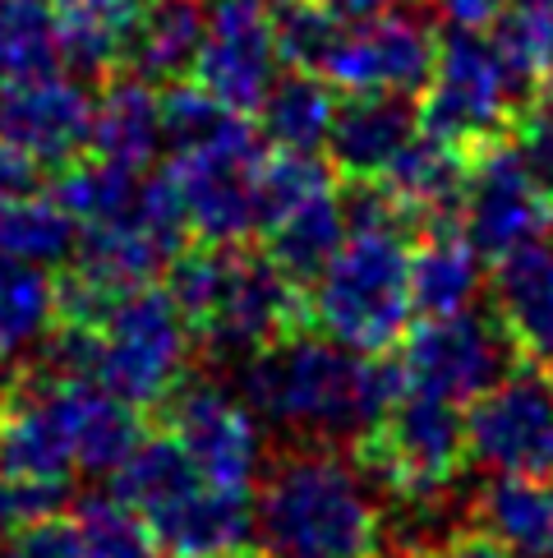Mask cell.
Wrapping results in <instances>:
<instances>
[{
	"mask_svg": "<svg viewBox=\"0 0 553 558\" xmlns=\"http://www.w3.org/2000/svg\"><path fill=\"white\" fill-rule=\"evenodd\" d=\"M402 369L392 355H360L328 337L291 332L245 355L241 397L259 421H272L314 444L360 438L402 397Z\"/></svg>",
	"mask_w": 553,
	"mask_h": 558,
	"instance_id": "6da1fadb",
	"label": "cell"
},
{
	"mask_svg": "<svg viewBox=\"0 0 553 558\" xmlns=\"http://www.w3.org/2000/svg\"><path fill=\"white\" fill-rule=\"evenodd\" d=\"M254 545L263 558H379V498L332 444L286 452L254 498Z\"/></svg>",
	"mask_w": 553,
	"mask_h": 558,
	"instance_id": "7a4b0ae2",
	"label": "cell"
},
{
	"mask_svg": "<svg viewBox=\"0 0 553 558\" xmlns=\"http://www.w3.org/2000/svg\"><path fill=\"white\" fill-rule=\"evenodd\" d=\"M167 295L189 324L194 342L212 355H245L309 328L305 291L272 268V258L245 245H194L175 250L167 264Z\"/></svg>",
	"mask_w": 553,
	"mask_h": 558,
	"instance_id": "3957f363",
	"label": "cell"
},
{
	"mask_svg": "<svg viewBox=\"0 0 553 558\" xmlns=\"http://www.w3.org/2000/svg\"><path fill=\"white\" fill-rule=\"evenodd\" d=\"M194 332L167 287L125 291L93 328L51 324L47 369L93 378L138 411H157L189 378Z\"/></svg>",
	"mask_w": 553,
	"mask_h": 558,
	"instance_id": "277c9868",
	"label": "cell"
},
{
	"mask_svg": "<svg viewBox=\"0 0 553 558\" xmlns=\"http://www.w3.org/2000/svg\"><path fill=\"white\" fill-rule=\"evenodd\" d=\"M111 485L162 558L259 549L254 545V494L217 489L171 434H144V444L125 457Z\"/></svg>",
	"mask_w": 553,
	"mask_h": 558,
	"instance_id": "5b68a950",
	"label": "cell"
},
{
	"mask_svg": "<svg viewBox=\"0 0 553 558\" xmlns=\"http://www.w3.org/2000/svg\"><path fill=\"white\" fill-rule=\"evenodd\" d=\"M305 314L328 342L392 355L415 324L406 231H351L305 291Z\"/></svg>",
	"mask_w": 553,
	"mask_h": 558,
	"instance_id": "8992f818",
	"label": "cell"
},
{
	"mask_svg": "<svg viewBox=\"0 0 553 558\" xmlns=\"http://www.w3.org/2000/svg\"><path fill=\"white\" fill-rule=\"evenodd\" d=\"M351 462L369 485L388 489L402 504H433L466 471V425L462 411L443 397L402 388L379 421L351 438Z\"/></svg>",
	"mask_w": 553,
	"mask_h": 558,
	"instance_id": "52a82bcc",
	"label": "cell"
},
{
	"mask_svg": "<svg viewBox=\"0 0 553 558\" xmlns=\"http://www.w3.org/2000/svg\"><path fill=\"white\" fill-rule=\"evenodd\" d=\"M526 102L530 93L503 65L499 47L484 33L452 28V37H439V56H433L429 84L420 88L415 121L425 134H439L447 144L476 153L493 138H507Z\"/></svg>",
	"mask_w": 553,
	"mask_h": 558,
	"instance_id": "ba28073f",
	"label": "cell"
},
{
	"mask_svg": "<svg viewBox=\"0 0 553 558\" xmlns=\"http://www.w3.org/2000/svg\"><path fill=\"white\" fill-rule=\"evenodd\" d=\"M392 361H397L406 388L466 407L512 369L517 351L503 337L499 318H480L462 310V314H429L420 324H410L397 351H392Z\"/></svg>",
	"mask_w": 553,
	"mask_h": 558,
	"instance_id": "9c48e42d",
	"label": "cell"
},
{
	"mask_svg": "<svg viewBox=\"0 0 553 558\" xmlns=\"http://www.w3.org/2000/svg\"><path fill=\"white\" fill-rule=\"evenodd\" d=\"M466 457L493 475H553V384L540 365H512L466 402Z\"/></svg>",
	"mask_w": 553,
	"mask_h": 558,
	"instance_id": "30bf717a",
	"label": "cell"
},
{
	"mask_svg": "<svg viewBox=\"0 0 553 558\" xmlns=\"http://www.w3.org/2000/svg\"><path fill=\"white\" fill-rule=\"evenodd\" d=\"M263 162L259 130H245L212 148L175 153L167 175L181 194L185 231L199 245H245L259 235V204H254V175Z\"/></svg>",
	"mask_w": 553,
	"mask_h": 558,
	"instance_id": "8fae6325",
	"label": "cell"
},
{
	"mask_svg": "<svg viewBox=\"0 0 553 558\" xmlns=\"http://www.w3.org/2000/svg\"><path fill=\"white\" fill-rule=\"evenodd\" d=\"M457 217L480 258H503L512 250L544 241L553 227V198L521 167L512 138H493V144L476 148V157H470Z\"/></svg>",
	"mask_w": 553,
	"mask_h": 558,
	"instance_id": "7c38bea8",
	"label": "cell"
},
{
	"mask_svg": "<svg viewBox=\"0 0 553 558\" xmlns=\"http://www.w3.org/2000/svg\"><path fill=\"white\" fill-rule=\"evenodd\" d=\"M157 411H162V425H167L162 434L181 444V452L217 489L254 494V481H259V466H263V444L245 397H231L217 384H189L185 378Z\"/></svg>",
	"mask_w": 553,
	"mask_h": 558,
	"instance_id": "4fadbf2b",
	"label": "cell"
},
{
	"mask_svg": "<svg viewBox=\"0 0 553 558\" xmlns=\"http://www.w3.org/2000/svg\"><path fill=\"white\" fill-rule=\"evenodd\" d=\"M439 33L420 10L392 5L373 19H355L342 28L337 47L323 61V78L342 93H392L415 97L429 84Z\"/></svg>",
	"mask_w": 553,
	"mask_h": 558,
	"instance_id": "5bb4252c",
	"label": "cell"
},
{
	"mask_svg": "<svg viewBox=\"0 0 553 558\" xmlns=\"http://www.w3.org/2000/svg\"><path fill=\"white\" fill-rule=\"evenodd\" d=\"M282 56L272 37V10L259 0H208V28L189 78L208 88L217 102L254 116L268 97Z\"/></svg>",
	"mask_w": 553,
	"mask_h": 558,
	"instance_id": "9a60e30c",
	"label": "cell"
},
{
	"mask_svg": "<svg viewBox=\"0 0 553 558\" xmlns=\"http://www.w3.org/2000/svg\"><path fill=\"white\" fill-rule=\"evenodd\" d=\"M88 116H93V93L84 88V78L47 70L0 84V138H10L37 167L61 171L74 157H84Z\"/></svg>",
	"mask_w": 553,
	"mask_h": 558,
	"instance_id": "2e32d148",
	"label": "cell"
},
{
	"mask_svg": "<svg viewBox=\"0 0 553 558\" xmlns=\"http://www.w3.org/2000/svg\"><path fill=\"white\" fill-rule=\"evenodd\" d=\"M493 318L526 365H553V245L493 258Z\"/></svg>",
	"mask_w": 553,
	"mask_h": 558,
	"instance_id": "e0dca14e",
	"label": "cell"
},
{
	"mask_svg": "<svg viewBox=\"0 0 553 558\" xmlns=\"http://www.w3.org/2000/svg\"><path fill=\"white\" fill-rule=\"evenodd\" d=\"M420 130L415 111L406 107V97L392 93H351L346 102H337L328 125V167L342 181H379L388 162L406 148V138Z\"/></svg>",
	"mask_w": 553,
	"mask_h": 558,
	"instance_id": "ac0fdd59",
	"label": "cell"
},
{
	"mask_svg": "<svg viewBox=\"0 0 553 558\" xmlns=\"http://www.w3.org/2000/svg\"><path fill=\"white\" fill-rule=\"evenodd\" d=\"M470 157L476 153L447 144L439 134L415 130L379 181L402 204L410 227H447V222H457V213H462Z\"/></svg>",
	"mask_w": 553,
	"mask_h": 558,
	"instance_id": "d6986e66",
	"label": "cell"
},
{
	"mask_svg": "<svg viewBox=\"0 0 553 558\" xmlns=\"http://www.w3.org/2000/svg\"><path fill=\"white\" fill-rule=\"evenodd\" d=\"M61 411H65L70 448H74V471H88V475H115L148 434L144 411L121 402L107 388H97L93 378L61 374Z\"/></svg>",
	"mask_w": 553,
	"mask_h": 558,
	"instance_id": "ffe728a7",
	"label": "cell"
},
{
	"mask_svg": "<svg viewBox=\"0 0 553 558\" xmlns=\"http://www.w3.org/2000/svg\"><path fill=\"white\" fill-rule=\"evenodd\" d=\"M88 153L130 171H148L157 162V153H162V107H157L152 84H144L130 70L102 78L88 116Z\"/></svg>",
	"mask_w": 553,
	"mask_h": 558,
	"instance_id": "44dd1931",
	"label": "cell"
},
{
	"mask_svg": "<svg viewBox=\"0 0 553 558\" xmlns=\"http://www.w3.org/2000/svg\"><path fill=\"white\" fill-rule=\"evenodd\" d=\"M70 258H74L70 272H78L88 287L111 295V301H121L125 291L152 287L167 272L175 245L138 222H102V227H78Z\"/></svg>",
	"mask_w": 553,
	"mask_h": 558,
	"instance_id": "7402d4cb",
	"label": "cell"
},
{
	"mask_svg": "<svg viewBox=\"0 0 553 558\" xmlns=\"http://www.w3.org/2000/svg\"><path fill=\"white\" fill-rule=\"evenodd\" d=\"M484 287V258L466 241L462 222L425 227V241L410 250V305L415 314H462Z\"/></svg>",
	"mask_w": 553,
	"mask_h": 558,
	"instance_id": "603a6c76",
	"label": "cell"
},
{
	"mask_svg": "<svg viewBox=\"0 0 553 558\" xmlns=\"http://www.w3.org/2000/svg\"><path fill=\"white\" fill-rule=\"evenodd\" d=\"M204 28L208 0H144L121 70L138 74L144 84H175L194 70Z\"/></svg>",
	"mask_w": 553,
	"mask_h": 558,
	"instance_id": "cb8c5ba5",
	"label": "cell"
},
{
	"mask_svg": "<svg viewBox=\"0 0 553 558\" xmlns=\"http://www.w3.org/2000/svg\"><path fill=\"white\" fill-rule=\"evenodd\" d=\"M144 0H56V28H61V65L74 78H107L125 65L134 24Z\"/></svg>",
	"mask_w": 553,
	"mask_h": 558,
	"instance_id": "d4e9b609",
	"label": "cell"
},
{
	"mask_svg": "<svg viewBox=\"0 0 553 558\" xmlns=\"http://www.w3.org/2000/svg\"><path fill=\"white\" fill-rule=\"evenodd\" d=\"M476 526L512 558H553V485L536 475H493L480 489Z\"/></svg>",
	"mask_w": 553,
	"mask_h": 558,
	"instance_id": "484cf974",
	"label": "cell"
},
{
	"mask_svg": "<svg viewBox=\"0 0 553 558\" xmlns=\"http://www.w3.org/2000/svg\"><path fill=\"white\" fill-rule=\"evenodd\" d=\"M342 241H346V217H342L337 190L309 198V204L291 208L272 227H263V254L300 291H309L314 277L328 268V258L342 250Z\"/></svg>",
	"mask_w": 553,
	"mask_h": 558,
	"instance_id": "4316f807",
	"label": "cell"
},
{
	"mask_svg": "<svg viewBox=\"0 0 553 558\" xmlns=\"http://www.w3.org/2000/svg\"><path fill=\"white\" fill-rule=\"evenodd\" d=\"M332 111H337V93H332L328 78L314 70H291L272 78L268 97L254 111V130L272 148L314 153V148H323Z\"/></svg>",
	"mask_w": 553,
	"mask_h": 558,
	"instance_id": "83f0119b",
	"label": "cell"
},
{
	"mask_svg": "<svg viewBox=\"0 0 553 558\" xmlns=\"http://www.w3.org/2000/svg\"><path fill=\"white\" fill-rule=\"evenodd\" d=\"M51 198L74 217V227H102V222L144 227V171L115 167L107 157H74V162H65L56 171Z\"/></svg>",
	"mask_w": 553,
	"mask_h": 558,
	"instance_id": "f1b7e54d",
	"label": "cell"
},
{
	"mask_svg": "<svg viewBox=\"0 0 553 558\" xmlns=\"http://www.w3.org/2000/svg\"><path fill=\"white\" fill-rule=\"evenodd\" d=\"M74 217L42 194H10L0 198V254L19 258V264L56 268L74 254Z\"/></svg>",
	"mask_w": 553,
	"mask_h": 558,
	"instance_id": "f546056e",
	"label": "cell"
},
{
	"mask_svg": "<svg viewBox=\"0 0 553 558\" xmlns=\"http://www.w3.org/2000/svg\"><path fill=\"white\" fill-rule=\"evenodd\" d=\"M157 107H162V148H171V153L212 148V144H226V138L254 130L249 116L222 107L208 88L194 84L189 74L167 84V93L157 97Z\"/></svg>",
	"mask_w": 553,
	"mask_h": 558,
	"instance_id": "4dcf8cb0",
	"label": "cell"
},
{
	"mask_svg": "<svg viewBox=\"0 0 553 558\" xmlns=\"http://www.w3.org/2000/svg\"><path fill=\"white\" fill-rule=\"evenodd\" d=\"M61 65L56 0H0V84Z\"/></svg>",
	"mask_w": 553,
	"mask_h": 558,
	"instance_id": "1f68e13d",
	"label": "cell"
},
{
	"mask_svg": "<svg viewBox=\"0 0 553 558\" xmlns=\"http://www.w3.org/2000/svg\"><path fill=\"white\" fill-rule=\"evenodd\" d=\"M489 43L499 47L503 65L517 74V84L536 97L553 74V5L549 0H512L493 19Z\"/></svg>",
	"mask_w": 553,
	"mask_h": 558,
	"instance_id": "d6a6232c",
	"label": "cell"
},
{
	"mask_svg": "<svg viewBox=\"0 0 553 558\" xmlns=\"http://www.w3.org/2000/svg\"><path fill=\"white\" fill-rule=\"evenodd\" d=\"M51 328V277L0 254V365Z\"/></svg>",
	"mask_w": 553,
	"mask_h": 558,
	"instance_id": "836d02e7",
	"label": "cell"
},
{
	"mask_svg": "<svg viewBox=\"0 0 553 558\" xmlns=\"http://www.w3.org/2000/svg\"><path fill=\"white\" fill-rule=\"evenodd\" d=\"M328 190H337V171H332L323 157L314 153H286L276 148L272 157L259 162V175H254V204H259V231L272 227L282 213L309 204Z\"/></svg>",
	"mask_w": 553,
	"mask_h": 558,
	"instance_id": "e575fe53",
	"label": "cell"
},
{
	"mask_svg": "<svg viewBox=\"0 0 553 558\" xmlns=\"http://www.w3.org/2000/svg\"><path fill=\"white\" fill-rule=\"evenodd\" d=\"M78 554L84 558H162L138 517L115 494H93L74 512Z\"/></svg>",
	"mask_w": 553,
	"mask_h": 558,
	"instance_id": "d590c367",
	"label": "cell"
},
{
	"mask_svg": "<svg viewBox=\"0 0 553 558\" xmlns=\"http://www.w3.org/2000/svg\"><path fill=\"white\" fill-rule=\"evenodd\" d=\"M272 37H276L282 65L323 74V61L342 37V19L323 10L319 0H286V5L272 10Z\"/></svg>",
	"mask_w": 553,
	"mask_h": 558,
	"instance_id": "8d00e7d4",
	"label": "cell"
},
{
	"mask_svg": "<svg viewBox=\"0 0 553 558\" xmlns=\"http://www.w3.org/2000/svg\"><path fill=\"white\" fill-rule=\"evenodd\" d=\"M507 138H512V148H517L521 167L536 175V185L553 198V88H540L517 111Z\"/></svg>",
	"mask_w": 553,
	"mask_h": 558,
	"instance_id": "74e56055",
	"label": "cell"
},
{
	"mask_svg": "<svg viewBox=\"0 0 553 558\" xmlns=\"http://www.w3.org/2000/svg\"><path fill=\"white\" fill-rule=\"evenodd\" d=\"M70 485H42V481H24L14 471H0V541H10L14 531L33 526L37 517L61 512V498Z\"/></svg>",
	"mask_w": 553,
	"mask_h": 558,
	"instance_id": "f35d334b",
	"label": "cell"
},
{
	"mask_svg": "<svg viewBox=\"0 0 553 558\" xmlns=\"http://www.w3.org/2000/svg\"><path fill=\"white\" fill-rule=\"evenodd\" d=\"M0 558H84L78 554V531L74 517H37L33 526L14 531L10 541H0Z\"/></svg>",
	"mask_w": 553,
	"mask_h": 558,
	"instance_id": "ab89813d",
	"label": "cell"
},
{
	"mask_svg": "<svg viewBox=\"0 0 553 558\" xmlns=\"http://www.w3.org/2000/svg\"><path fill=\"white\" fill-rule=\"evenodd\" d=\"M402 558H512L493 535H484L480 526H470V531H457V535H447V541L439 545H425V549H410Z\"/></svg>",
	"mask_w": 553,
	"mask_h": 558,
	"instance_id": "60d3db41",
	"label": "cell"
},
{
	"mask_svg": "<svg viewBox=\"0 0 553 558\" xmlns=\"http://www.w3.org/2000/svg\"><path fill=\"white\" fill-rule=\"evenodd\" d=\"M512 0H433V10H439L452 28H470V33H484L493 28V19H499Z\"/></svg>",
	"mask_w": 553,
	"mask_h": 558,
	"instance_id": "b9f144b4",
	"label": "cell"
},
{
	"mask_svg": "<svg viewBox=\"0 0 553 558\" xmlns=\"http://www.w3.org/2000/svg\"><path fill=\"white\" fill-rule=\"evenodd\" d=\"M37 190V162H28L10 138H0V198Z\"/></svg>",
	"mask_w": 553,
	"mask_h": 558,
	"instance_id": "7bdbcfd3",
	"label": "cell"
},
{
	"mask_svg": "<svg viewBox=\"0 0 553 558\" xmlns=\"http://www.w3.org/2000/svg\"><path fill=\"white\" fill-rule=\"evenodd\" d=\"M319 5L337 14L342 24H355V19H373V14L392 10V5H402V0H319Z\"/></svg>",
	"mask_w": 553,
	"mask_h": 558,
	"instance_id": "ee69618b",
	"label": "cell"
},
{
	"mask_svg": "<svg viewBox=\"0 0 553 558\" xmlns=\"http://www.w3.org/2000/svg\"><path fill=\"white\" fill-rule=\"evenodd\" d=\"M217 558H263L259 549H249V554H217Z\"/></svg>",
	"mask_w": 553,
	"mask_h": 558,
	"instance_id": "f6af8a7d",
	"label": "cell"
},
{
	"mask_svg": "<svg viewBox=\"0 0 553 558\" xmlns=\"http://www.w3.org/2000/svg\"><path fill=\"white\" fill-rule=\"evenodd\" d=\"M259 5H268V10H276V5H286V0H259Z\"/></svg>",
	"mask_w": 553,
	"mask_h": 558,
	"instance_id": "bcb514c9",
	"label": "cell"
},
{
	"mask_svg": "<svg viewBox=\"0 0 553 558\" xmlns=\"http://www.w3.org/2000/svg\"><path fill=\"white\" fill-rule=\"evenodd\" d=\"M544 88H553V74H549V84H544Z\"/></svg>",
	"mask_w": 553,
	"mask_h": 558,
	"instance_id": "7dc6e473",
	"label": "cell"
},
{
	"mask_svg": "<svg viewBox=\"0 0 553 558\" xmlns=\"http://www.w3.org/2000/svg\"><path fill=\"white\" fill-rule=\"evenodd\" d=\"M549 369H553V365H549ZM549 384H553V374H549Z\"/></svg>",
	"mask_w": 553,
	"mask_h": 558,
	"instance_id": "c3c4849f",
	"label": "cell"
},
{
	"mask_svg": "<svg viewBox=\"0 0 553 558\" xmlns=\"http://www.w3.org/2000/svg\"><path fill=\"white\" fill-rule=\"evenodd\" d=\"M549 485H553V475H549Z\"/></svg>",
	"mask_w": 553,
	"mask_h": 558,
	"instance_id": "681fc988",
	"label": "cell"
},
{
	"mask_svg": "<svg viewBox=\"0 0 553 558\" xmlns=\"http://www.w3.org/2000/svg\"><path fill=\"white\" fill-rule=\"evenodd\" d=\"M549 5H553V0H549Z\"/></svg>",
	"mask_w": 553,
	"mask_h": 558,
	"instance_id": "f907efd6",
	"label": "cell"
},
{
	"mask_svg": "<svg viewBox=\"0 0 553 558\" xmlns=\"http://www.w3.org/2000/svg\"><path fill=\"white\" fill-rule=\"evenodd\" d=\"M549 231H553V227H549Z\"/></svg>",
	"mask_w": 553,
	"mask_h": 558,
	"instance_id": "816d5d0a",
	"label": "cell"
}]
</instances>
